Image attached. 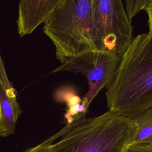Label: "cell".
Returning <instances> with one entry per match:
<instances>
[{
	"label": "cell",
	"instance_id": "obj_10",
	"mask_svg": "<svg viewBox=\"0 0 152 152\" xmlns=\"http://www.w3.org/2000/svg\"><path fill=\"white\" fill-rule=\"evenodd\" d=\"M151 0H126L125 1V11L128 18H132L140 11L144 10Z\"/></svg>",
	"mask_w": 152,
	"mask_h": 152
},
{
	"label": "cell",
	"instance_id": "obj_14",
	"mask_svg": "<svg viewBox=\"0 0 152 152\" xmlns=\"http://www.w3.org/2000/svg\"><path fill=\"white\" fill-rule=\"evenodd\" d=\"M144 10L147 12L148 17L147 25L148 27V32L147 33L152 36V0L148 4Z\"/></svg>",
	"mask_w": 152,
	"mask_h": 152
},
{
	"label": "cell",
	"instance_id": "obj_1",
	"mask_svg": "<svg viewBox=\"0 0 152 152\" xmlns=\"http://www.w3.org/2000/svg\"><path fill=\"white\" fill-rule=\"evenodd\" d=\"M108 110L133 119L152 107V36L138 34L121 57L106 88Z\"/></svg>",
	"mask_w": 152,
	"mask_h": 152
},
{
	"label": "cell",
	"instance_id": "obj_5",
	"mask_svg": "<svg viewBox=\"0 0 152 152\" xmlns=\"http://www.w3.org/2000/svg\"><path fill=\"white\" fill-rule=\"evenodd\" d=\"M121 61V56L107 51L91 50L67 59L52 73L69 71L81 73L88 81V90L83 97L88 107L100 91L112 83Z\"/></svg>",
	"mask_w": 152,
	"mask_h": 152
},
{
	"label": "cell",
	"instance_id": "obj_8",
	"mask_svg": "<svg viewBox=\"0 0 152 152\" xmlns=\"http://www.w3.org/2000/svg\"><path fill=\"white\" fill-rule=\"evenodd\" d=\"M55 96L57 101L65 102L66 104L65 118L67 121V125L75 124L85 118L88 109L74 87H62L56 91Z\"/></svg>",
	"mask_w": 152,
	"mask_h": 152
},
{
	"label": "cell",
	"instance_id": "obj_7",
	"mask_svg": "<svg viewBox=\"0 0 152 152\" xmlns=\"http://www.w3.org/2000/svg\"><path fill=\"white\" fill-rule=\"evenodd\" d=\"M21 112L15 90L8 91L0 83V137L14 134L16 122Z\"/></svg>",
	"mask_w": 152,
	"mask_h": 152
},
{
	"label": "cell",
	"instance_id": "obj_9",
	"mask_svg": "<svg viewBox=\"0 0 152 152\" xmlns=\"http://www.w3.org/2000/svg\"><path fill=\"white\" fill-rule=\"evenodd\" d=\"M132 119L137 129L132 144H152V107L141 112Z\"/></svg>",
	"mask_w": 152,
	"mask_h": 152
},
{
	"label": "cell",
	"instance_id": "obj_2",
	"mask_svg": "<svg viewBox=\"0 0 152 152\" xmlns=\"http://www.w3.org/2000/svg\"><path fill=\"white\" fill-rule=\"evenodd\" d=\"M136 129L133 119L107 110L66 125L57 133L62 138L49 152H124Z\"/></svg>",
	"mask_w": 152,
	"mask_h": 152
},
{
	"label": "cell",
	"instance_id": "obj_4",
	"mask_svg": "<svg viewBox=\"0 0 152 152\" xmlns=\"http://www.w3.org/2000/svg\"><path fill=\"white\" fill-rule=\"evenodd\" d=\"M99 50L121 57L132 40L133 26L121 0H94Z\"/></svg>",
	"mask_w": 152,
	"mask_h": 152
},
{
	"label": "cell",
	"instance_id": "obj_11",
	"mask_svg": "<svg viewBox=\"0 0 152 152\" xmlns=\"http://www.w3.org/2000/svg\"><path fill=\"white\" fill-rule=\"evenodd\" d=\"M0 83H1L4 86L5 88L8 91L15 90V88L12 86L10 81L8 78L1 54H0Z\"/></svg>",
	"mask_w": 152,
	"mask_h": 152
},
{
	"label": "cell",
	"instance_id": "obj_6",
	"mask_svg": "<svg viewBox=\"0 0 152 152\" xmlns=\"http://www.w3.org/2000/svg\"><path fill=\"white\" fill-rule=\"evenodd\" d=\"M59 0H22L18 4L17 20L20 37L31 34L45 23L57 5Z\"/></svg>",
	"mask_w": 152,
	"mask_h": 152
},
{
	"label": "cell",
	"instance_id": "obj_13",
	"mask_svg": "<svg viewBox=\"0 0 152 152\" xmlns=\"http://www.w3.org/2000/svg\"><path fill=\"white\" fill-rule=\"evenodd\" d=\"M53 141V140L50 137L42 143L28 149L25 152H49L53 145V144H52Z\"/></svg>",
	"mask_w": 152,
	"mask_h": 152
},
{
	"label": "cell",
	"instance_id": "obj_3",
	"mask_svg": "<svg viewBox=\"0 0 152 152\" xmlns=\"http://www.w3.org/2000/svg\"><path fill=\"white\" fill-rule=\"evenodd\" d=\"M94 0H59L43 27L62 64L86 51L99 50Z\"/></svg>",
	"mask_w": 152,
	"mask_h": 152
},
{
	"label": "cell",
	"instance_id": "obj_12",
	"mask_svg": "<svg viewBox=\"0 0 152 152\" xmlns=\"http://www.w3.org/2000/svg\"><path fill=\"white\" fill-rule=\"evenodd\" d=\"M124 152H152V144H131Z\"/></svg>",
	"mask_w": 152,
	"mask_h": 152
}]
</instances>
